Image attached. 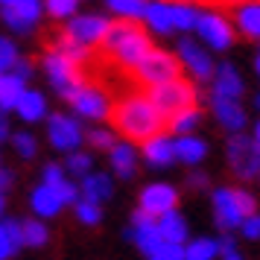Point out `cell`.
I'll return each instance as SVG.
<instances>
[{"label": "cell", "instance_id": "obj_28", "mask_svg": "<svg viewBox=\"0 0 260 260\" xmlns=\"http://www.w3.org/2000/svg\"><path fill=\"white\" fill-rule=\"evenodd\" d=\"M21 246H24L21 222L18 219H0V260H9Z\"/></svg>", "mask_w": 260, "mask_h": 260}, {"label": "cell", "instance_id": "obj_12", "mask_svg": "<svg viewBox=\"0 0 260 260\" xmlns=\"http://www.w3.org/2000/svg\"><path fill=\"white\" fill-rule=\"evenodd\" d=\"M108 26H111V21H108L106 15H73V18H68L64 32H68L76 44L94 50V47L103 44Z\"/></svg>", "mask_w": 260, "mask_h": 260}, {"label": "cell", "instance_id": "obj_7", "mask_svg": "<svg viewBox=\"0 0 260 260\" xmlns=\"http://www.w3.org/2000/svg\"><path fill=\"white\" fill-rule=\"evenodd\" d=\"M41 68H44V73H47L50 85L56 88V94H61L64 100H68V96H71L73 91L85 82L79 64L71 61L68 56H61V53H56V50H47V53H44Z\"/></svg>", "mask_w": 260, "mask_h": 260}, {"label": "cell", "instance_id": "obj_16", "mask_svg": "<svg viewBox=\"0 0 260 260\" xmlns=\"http://www.w3.org/2000/svg\"><path fill=\"white\" fill-rule=\"evenodd\" d=\"M211 111L213 117H216V123L222 126L228 135H237V132L246 129V108L240 106V100H231V96H216L211 94Z\"/></svg>", "mask_w": 260, "mask_h": 260}, {"label": "cell", "instance_id": "obj_45", "mask_svg": "<svg viewBox=\"0 0 260 260\" xmlns=\"http://www.w3.org/2000/svg\"><path fill=\"white\" fill-rule=\"evenodd\" d=\"M12 73H15V76H21V79L26 82V79L32 76V61H29V59H18L12 64Z\"/></svg>", "mask_w": 260, "mask_h": 260}, {"label": "cell", "instance_id": "obj_35", "mask_svg": "<svg viewBox=\"0 0 260 260\" xmlns=\"http://www.w3.org/2000/svg\"><path fill=\"white\" fill-rule=\"evenodd\" d=\"M94 170V158L88 152H82V149H73V152H68V161H64V173L73 178H85L88 173Z\"/></svg>", "mask_w": 260, "mask_h": 260}, {"label": "cell", "instance_id": "obj_54", "mask_svg": "<svg viewBox=\"0 0 260 260\" xmlns=\"http://www.w3.org/2000/svg\"><path fill=\"white\" fill-rule=\"evenodd\" d=\"M3 3H15V0H0V6H3Z\"/></svg>", "mask_w": 260, "mask_h": 260}, {"label": "cell", "instance_id": "obj_20", "mask_svg": "<svg viewBox=\"0 0 260 260\" xmlns=\"http://www.w3.org/2000/svg\"><path fill=\"white\" fill-rule=\"evenodd\" d=\"M143 24L146 29H152L155 36H173L176 26H173V12H170V0H146V9H143Z\"/></svg>", "mask_w": 260, "mask_h": 260}, {"label": "cell", "instance_id": "obj_3", "mask_svg": "<svg viewBox=\"0 0 260 260\" xmlns=\"http://www.w3.org/2000/svg\"><path fill=\"white\" fill-rule=\"evenodd\" d=\"M211 202H213L216 225H219L222 231H237L240 222L246 219L248 213H254V208H257L254 196L243 187H216Z\"/></svg>", "mask_w": 260, "mask_h": 260}, {"label": "cell", "instance_id": "obj_15", "mask_svg": "<svg viewBox=\"0 0 260 260\" xmlns=\"http://www.w3.org/2000/svg\"><path fill=\"white\" fill-rule=\"evenodd\" d=\"M126 237L141 248L146 257H149L161 243H164V240H161V231H158V222H155V216L143 213L141 208H138L135 216H132V225H129V231H126Z\"/></svg>", "mask_w": 260, "mask_h": 260}, {"label": "cell", "instance_id": "obj_43", "mask_svg": "<svg viewBox=\"0 0 260 260\" xmlns=\"http://www.w3.org/2000/svg\"><path fill=\"white\" fill-rule=\"evenodd\" d=\"M237 231L246 237V240H260V213L257 211L248 213L246 219L240 222V228H237Z\"/></svg>", "mask_w": 260, "mask_h": 260}, {"label": "cell", "instance_id": "obj_27", "mask_svg": "<svg viewBox=\"0 0 260 260\" xmlns=\"http://www.w3.org/2000/svg\"><path fill=\"white\" fill-rule=\"evenodd\" d=\"M50 50H56V53H61V56H68V59L76 61V64H85V61L91 59V50L82 47V44H76L64 29H61L59 36H50Z\"/></svg>", "mask_w": 260, "mask_h": 260}, {"label": "cell", "instance_id": "obj_22", "mask_svg": "<svg viewBox=\"0 0 260 260\" xmlns=\"http://www.w3.org/2000/svg\"><path fill=\"white\" fill-rule=\"evenodd\" d=\"M15 114L24 123H41V120L47 117V96L41 94V91L24 88V94L18 96V103H15Z\"/></svg>", "mask_w": 260, "mask_h": 260}, {"label": "cell", "instance_id": "obj_17", "mask_svg": "<svg viewBox=\"0 0 260 260\" xmlns=\"http://www.w3.org/2000/svg\"><path fill=\"white\" fill-rule=\"evenodd\" d=\"M141 152H143V161L155 170H164V167L176 164V146H173V138L167 132H158L152 138H146L141 143Z\"/></svg>", "mask_w": 260, "mask_h": 260}, {"label": "cell", "instance_id": "obj_38", "mask_svg": "<svg viewBox=\"0 0 260 260\" xmlns=\"http://www.w3.org/2000/svg\"><path fill=\"white\" fill-rule=\"evenodd\" d=\"M9 141H12L15 152L21 155L24 161H32V158L38 155V141L32 138V135H29V132H18V135H12Z\"/></svg>", "mask_w": 260, "mask_h": 260}, {"label": "cell", "instance_id": "obj_33", "mask_svg": "<svg viewBox=\"0 0 260 260\" xmlns=\"http://www.w3.org/2000/svg\"><path fill=\"white\" fill-rule=\"evenodd\" d=\"M21 240H24V246L41 248V246H47L50 228L44 225V219H38V216H32V219H24V222H21Z\"/></svg>", "mask_w": 260, "mask_h": 260}, {"label": "cell", "instance_id": "obj_11", "mask_svg": "<svg viewBox=\"0 0 260 260\" xmlns=\"http://www.w3.org/2000/svg\"><path fill=\"white\" fill-rule=\"evenodd\" d=\"M202 44H208L211 50H228L234 44V26L231 21L219 12H199V21H196V29Z\"/></svg>", "mask_w": 260, "mask_h": 260}, {"label": "cell", "instance_id": "obj_37", "mask_svg": "<svg viewBox=\"0 0 260 260\" xmlns=\"http://www.w3.org/2000/svg\"><path fill=\"white\" fill-rule=\"evenodd\" d=\"M79 3L82 0H44V9H47V15L53 21H68V18L76 15Z\"/></svg>", "mask_w": 260, "mask_h": 260}, {"label": "cell", "instance_id": "obj_47", "mask_svg": "<svg viewBox=\"0 0 260 260\" xmlns=\"http://www.w3.org/2000/svg\"><path fill=\"white\" fill-rule=\"evenodd\" d=\"M12 181H15L12 170H3V167H0V190H3V193H6V190L12 187Z\"/></svg>", "mask_w": 260, "mask_h": 260}, {"label": "cell", "instance_id": "obj_29", "mask_svg": "<svg viewBox=\"0 0 260 260\" xmlns=\"http://www.w3.org/2000/svg\"><path fill=\"white\" fill-rule=\"evenodd\" d=\"M170 12H173V26H176V32H190V29H196L199 9H196L190 0H170Z\"/></svg>", "mask_w": 260, "mask_h": 260}, {"label": "cell", "instance_id": "obj_5", "mask_svg": "<svg viewBox=\"0 0 260 260\" xmlns=\"http://www.w3.org/2000/svg\"><path fill=\"white\" fill-rule=\"evenodd\" d=\"M146 96L155 103V108L164 114V117H173L176 111L187 106H196V100H199V91H196V85L187 82V79H170V82H161V85H152V88H146Z\"/></svg>", "mask_w": 260, "mask_h": 260}, {"label": "cell", "instance_id": "obj_48", "mask_svg": "<svg viewBox=\"0 0 260 260\" xmlns=\"http://www.w3.org/2000/svg\"><path fill=\"white\" fill-rule=\"evenodd\" d=\"M12 138V129H9V120L0 114V141H9Z\"/></svg>", "mask_w": 260, "mask_h": 260}, {"label": "cell", "instance_id": "obj_55", "mask_svg": "<svg viewBox=\"0 0 260 260\" xmlns=\"http://www.w3.org/2000/svg\"><path fill=\"white\" fill-rule=\"evenodd\" d=\"M0 76H3V73H0Z\"/></svg>", "mask_w": 260, "mask_h": 260}, {"label": "cell", "instance_id": "obj_25", "mask_svg": "<svg viewBox=\"0 0 260 260\" xmlns=\"http://www.w3.org/2000/svg\"><path fill=\"white\" fill-rule=\"evenodd\" d=\"M155 222H158V231H161V240L164 243H181V246L187 243L190 228H187V219L178 211L161 213V216H155Z\"/></svg>", "mask_w": 260, "mask_h": 260}, {"label": "cell", "instance_id": "obj_2", "mask_svg": "<svg viewBox=\"0 0 260 260\" xmlns=\"http://www.w3.org/2000/svg\"><path fill=\"white\" fill-rule=\"evenodd\" d=\"M100 50H103L111 61H117L120 68L132 71V68L152 50V41H149V32H146L138 21H123V18H120V21H111Z\"/></svg>", "mask_w": 260, "mask_h": 260}, {"label": "cell", "instance_id": "obj_14", "mask_svg": "<svg viewBox=\"0 0 260 260\" xmlns=\"http://www.w3.org/2000/svg\"><path fill=\"white\" fill-rule=\"evenodd\" d=\"M3 24L15 29V32H32L41 18V0H15V3H3L0 6Z\"/></svg>", "mask_w": 260, "mask_h": 260}, {"label": "cell", "instance_id": "obj_42", "mask_svg": "<svg viewBox=\"0 0 260 260\" xmlns=\"http://www.w3.org/2000/svg\"><path fill=\"white\" fill-rule=\"evenodd\" d=\"M61 181H68V173H64V167L47 164L44 170H41V184H47V187H59Z\"/></svg>", "mask_w": 260, "mask_h": 260}, {"label": "cell", "instance_id": "obj_32", "mask_svg": "<svg viewBox=\"0 0 260 260\" xmlns=\"http://www.w3.org/2000/svg\"><path fill=\"white\" fill-rule=\"evenodd\" d=\"M219 257V240L213 237H196L184 243V260H216Z\"/></svg>", "mask_w": 260, "mask_h": 260}, {"label": "cell", "instance_id": "obj_13", "mask_svg": "<svg viewBox=\"0 0 260 260\" xmlns=\"http://www.w3.org/2000/svg\"><path fill=\"white\" fill-rule=\"evenodd\" d=\"M178 205V190L167 181H152L141 190V199H138V208L149 216H161L167 211H176Z\"/></svg>", "mask_w": 260, "mask_h": 260}, {"label": "cell", "instance_id": "obj_44", "mask_svg": "<svg viewBox=\"0 0 260 260\" xmlns=\"http://www.w3.org/2000/svg\"><path fill=\"white\" fill-rule=\"evenodd\" d=\"M219 257L222 260H243V254L237 251V243L231 234H225L222 240H219Z\"/></svg>", "mask_w": 260, "mask_h": 260}, {"label": "cell", "instance_id": "obj_30", "mask_svg": "<svg viewBox=\"0 0 260 260\" xmlns=\"http://www.w3.org/2000/svg\"><path fill=\"white\" fill-rule=\"evenodd\" d=\"M199 123H202L199 106H187V108H181V111H176L173 117H167V126H170L173 135H193V132L199 129Z\"/></svg>", "mask_w": 260, "mask_h": 260}, {"label": "cell", "instance_id": "obj_52", "mask_svg": "<svg viewBox=\"0 0 260 260\" xmlns=\"http://www.w3.org/2000/svg\"><path fill=\"white\" fill-rule=\"evenodd\" d=\"M254 71H257V76H260V53H257V61H254Z\"/></svg>", "mask_w": 260, "mask_h": 260}, {"label": "cell", "instance_id": "obj_46", "mask_svg": "<svg viewBox=\"0 0 260 260\" xmlns=\"http://www.w3.org/2000/svg\"><path fill=\"white\" fill-rule=\"evenodd\" d=\"M187 184H190L193 190H202L205 184H208V176H205V173H190V176H187Z\"/></svg>", "mask_w": 260, "mask_h": 260}, {"label": "cell", "instance_id": "obj_31", "mask_svg": "<svg viewBox=\"0 0 260 260\" xmlns=\"http://www.w3.org/2000/svg\"><path fill=\"white\" fill-rule=\"evenodd\" d=\"M26 82L21 76H15L12 71L3 73L0 76V111H15V103H18V96L24 94Z\"/></svg>", "mask_w": 260, "mask_h": 260}, {"label": "cell", "instance_id": "obj_34", "mask_svg": "<svg viewBox=\"0 0 260 260\" xmlns=\"http://www.w3.org/2000/svg\"><path fill=\"white\" fill-rule=\"evenodd\" d=\"M106 6L123 21H141L146 0H106Z\"/></svg>", "mask_w": 260, "mask_h": 260}, {"label": "cell", "instance_id": "obj_18", "mask_svg": "<svg viewBox=\"0 0 260 260\" xmlns=\"http://www.w3.org/2000/svg\"><path fill=\"white\" fill-rule=\"evenodd\" d=\"M108 164H111V173L123 181L135 178L138 173V149L132 141H117L111 149H108Z\"/></svg>", "mask_w": 260, "mask_h": 260}, {"label": "cell", "instance_id": "obj_49", "mask_svg": "<svg viewBox=\"0 0 260 260\" xmlns=\"http://www.w3.org/2000/svg\"><path fill=\"white\" fill-rule=\"evenodd\" d=\"M3 211H6V193L0 190V219H3Z\"/></svg>", "mask_w": 260, "mask_h": 260}, {"label": "cell", "instance_id": "obj_36", "mask_svg": "<svg viewBox=\"0 0 260 260\" xmlns=\"http://www.w3.org/2000/svg\"><path fill=\"white\" fill-rule=\"evenodd\" d=\"M73 208H76V219L82 225H100V219H103V208L96 202L85 199V196H79L73 202Z\"/></svg>", "mask_w": 260, "mask_h": 260}, {"label": "cell", "instance_id": "obj_39", "mask_svg": "<svg viewBox=\"0 0 260 260\" xmlns=\"http://www.w3.org/2000/svg\"><path fill=\"white\" fill-rule=\"evenodd\" d=\"M85 141L91 143L94 149H100V152H108L114 143H117V135L111 129H91L88 135H85Z\"/></svg>", "mask_w": 260, "mask_h": 260}, {"label": "cell", "instance_id": "obj_21", "mask_svg": "<svg viewBox=\"0 0 260 260\" xmlns=\"http://www.w3.org/2000/svg\"><path fill=\"white\" fill-rule=\"evenodd\" d=\"M234 29L240 36L260 41V0H243L234 9Z\"/></svg>", "mask_w": 260, "mask_h": 260}, {"label": "cell", "instance_id": "obj_24", "mask_svg": "<svg viewBox=\"0 0 260 260\" xmlns=\"http://www.w3.org/2000/svg\"><path fill=\"white\" fill-rule=\"evenodd\" d=\"M173 146H176V161H181L187 167H199L208 158V143L202 138H196V135H178L173 141Z\"/></svg>", "mask_w": 260, "mask_h": 260}, {"label": "cell", "instance_id": "obj_53", "mask_svg": "<svg viewBox=\"0 0 260 260\" xmlns=\"http://www.w3.org/2000/svg\"><path fill=\"white\" fill-rule=\"evenodd\" d=\"M222 3H243V0H222Z\"/></svg>", "mask_w": 260, "mask_h": 260}, {"label": "cell", "instance_id": "obj_23", "mask_svg": "<svg viewBox=\"0 0 260 260\" xmlns=\"http://www.w3.org/2000/svg\"><path fill=\"white\" fill-rule=\"evenodd\" d=\"M82 184H79V196L85 199L96 202V205H103V202L111 199V193H114V178L108 176V173H88L85 178H79Z\"/></svg>", "mask_w": 260, "mask_h": 260}, {"label": "cell", "instance_id": "obj_10", "mask_svg": "<svg viewBox=\"0 0 260 260\" xmlns=\"http://www.w3.org/2000/svg\"><path fill=\"white\" fill-rule=\"evenodd\" d=\"M178 61H181V68L196 79V82H211L213 79V71H216V64H213L211 53L205 44L199 41H193V38H181L178 41Z\"/></svg>", "mask_w": 260, "mask_h": 260}, {"label": "cell", "instance_id": "obj_9", "mask_svg": "<svg viewBox=\"0 0 260 260\" xmlns=\"http://www.w3.org/2000/svg\"><path fill=\"white\" fill-rule=\"evenodd\" d=\"M47 138L50 146L59 149V152H73L79 149L85 141L82 123L73 117V114H50L47 117Z\"/></svg>", "mask_w": 260, "mask_h": 260}, {"label": "cell", "instance_id": "obj_50", "mask_svg": "<svg viewBox=\"0 0 260 260\" xmlns=\"http://www.w3.org/2000/svg\"><path fill=\"white\" fill-rule=\"evenodd\" d=\"M251 138H254V141L260 143V123H257V126H254V135H251Z\"/></svg>", "mask_w": 260, "mask_h": 260}, {"label": "cell", "instance_id": "obj_8", "mask_svg": "<svg viewBox=\"0 0 260 260\" xmlns=\"http://www.w3.org/2000/svg\"><path fill=\"white\" fill-rule=\"evenodd\" d=\"M68 103H71L73 114L82 120H106L111 117V96L100 88V85H88L82 82L71 96H68Z\"/></svg>", "mask_w": 260, "mask_h": 260}, {"label": "cell", "instance_id": "obj_40", "mask_svg": "<svg viewBox=\"0 0 260 260\" xmlns=\"http://www.w3.org/2000/svg\"><path fill=\"white\" fill-rule=\"evenodd\" d=\"M18 59H21V53H18V47L12 44V38L0 36V73H9Z\"/></svg>", "mask_w": 260, "mask_h": 260}, {"label": "cell", "instance_id": "obj_1", "mask_svg": "<svg viewBox=\"0 0 260 260\" xmlns=\"http://www.w3.org/2000/svg\"><path fill=\"white\" fill-rule=\"evenodd\" d=\"M111 123H114V132H120L126 141L143 143L146 138L164 132L167 117L146 94H129L111 106Z\"/></svg>", "mask_w": 260, "mask_h": 260}, {"label": "cell", "instance_id": "obj_51", "mask_svg": "<svg viewBox=\"0 0 260 260\" xmlns=\"http://www.w3.org/2000/svg\"><path fill=\"white\" fill-rule=\"evenodd\" d=\"M254 108H257V114H260V91H257V96H254Z\"/></svg>", "mask_w": 260, "mask_h": 260}, {"label": "cell", "instance_id": "obj_19", "mask_svg": "<svg viewBox=\"0 0 260 260\" xmlns=\"http://www.w3.org/2000/svg\"><path fill=\"white\" fill-rule=\"evenodd\" d=\"M213 94L216 96H231V100H240V96L246 94V82H243V76L237 73L234 64H216V71H213Z\"/></svg>", "mask_w": 260, "mask_h": 260}, {"label": "cell", "instance_id": "obj_26", "mask_svg": "<svg viewBox=\"0 0 260 260\" xmlns=\"http://www.w3.org/2000/svg\"><path fill=\"white\" fill-rule=\"evenodd\" d=\"M29 205H32V213L38 219H50V216H59V211L64 208V202L59 199V193L47 184H38L29 196Z\"/></svg>", "mask_w": 260, "mask_h": 260}, {"label": "cell", "instance_id": "obj_4", "mask_svg": "<svg viewBox=\"0 0 260 260\" xmlns=\"http://www.w3.org/2000/svg\"><path fill=\"white\" fill-rule=\"evenodd\" d=\"M132 76H135L143 88H152V85L178 79V76H181V61H178V56L167 53V50L152 47L135 68H132Z\"/></svg>", "mask_w": 260, "mask_h": 260}, {"label": "cell", "instance_id": "obj_41", "mask_svg": "<svg viewBox=\"0 0 260 260\" xmlns=\"http://www.w3.org/2000/svg\"><path fill=\"white\" fill-rule=\"evenodd\" d=\"M149 260H184V246L181 243H161L149 254Z\"/></svg>", "mask_w": 260, "mask_h": 260}, {"label": "cell", "instance_id": "obj_6", "mask_svg": "<svg viewBox=\"0 0 260 260\" xmlns=\"http://www.w3.org/2000/svg\"><path fill=\"white\" fill-rule=\"evenodd\" d=\"M225 155H228V167L243 181L260 176V143L251 135H246V132L231 135L228 138V146H225Z\"/></svg>", "mask_w": 260, "mask_h": 260}, {"label": "cell", "instance_id": "obj_56", "mask_svg": "<svg viewBox=\"0 0 260 260\" xmlns=\"http://www.w3.org/2000/svg\"><path fill=\"white\" fill-rule=\"evenodd\" d=\"M257 178H260V176H257Z\"/></svg>", "mask_w": 260, "mask_h": 260}]
</instances>
